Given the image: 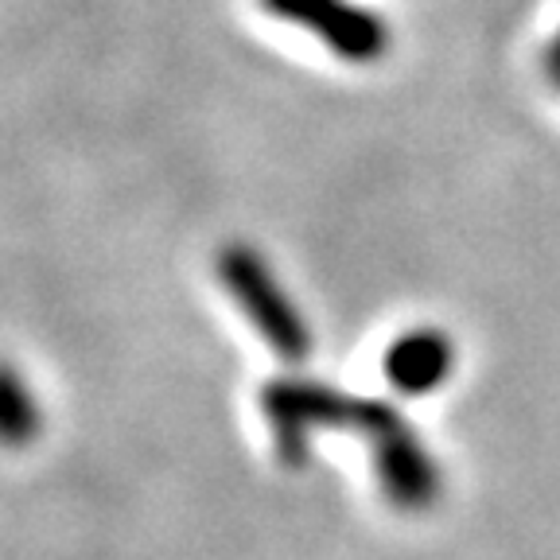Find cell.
Instances as JSON below:
<instances>
[{
	"label": "cell",
	"mask_w": 560,
	"mask_h": 560,
	"mask_svg": "<svg viewBox=\"0 0 560 560\" xmlns=\"http://www.w3.org/2000/svg\"><path fill=\"white\" fill-rule=\"evenodd\" d=\"M455 362L452 339L444 331H412L389 354V382L405 394H432L447 382Z\"/></svg>",
	"instance_id": "6da1fadb"
},
{
	"label": "cell",
	"mask_w": 560,
	"mask_h": 560,
	"mask_svg": "<svg viewBox=\"0 0 560 560\" xmlns=\"http://www.w3.org/2000/svg\"><path fill=\"white\" fill-rule=\"evenodd\" d=\"M27 432H35V401L24 389V382L0 366V440L20 444V440H27Z\"/></svg>",
	"instance_id": "7a4b0ae2"
},
{
	"label": "cell",
	"mask_w": 560,
	"mask_h": 560,
	"mask_svg": "<svg viewBox=\"0 0 560 560\" xmlns=\"http://www.w3.org/2000/svg\"><path fill=\"white\" fill-rule=\"evenodd\" d=\"M549 70H552V79H557V86H560V39H557V47H552V55H549Z\"/></svg>",
	"instance_id": "3957f363"
}]
</instances>
